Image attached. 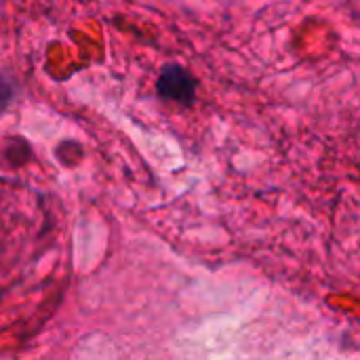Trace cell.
<instances>
[{
  "label": "cell",
  "instance_id": "obj_1",
  "mask_svg": "<svg viewBox=\"0 0 360 360\" xmlns=\"http://www.w3.org/2000/svg\"><path fill=\"white\" fill-rule=\"evenodd\" d=\"M194 89H196L194 78L179 65L165 68L158 78V95L169 101L190 105L194 101Z\"/></svg>",
  "mask_w": 360,
  "mask_h": 360
},
{
  "label": "cell",
  "instance_id": "obj_2",
  "mask_svg": "<svg viewBox=\"0 0 360 360\" xmlns=\"http://www.w3.org/2000/svg\"><path fill=\"white\" fill-rule=\"evenodd\" d=\"M11 99H13V84L4 76H0V116L6 112Z\"/></svg>",
  "mask_w": 360,
  "mask_h": 360
}]
</instances>
